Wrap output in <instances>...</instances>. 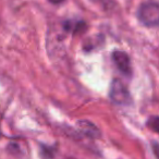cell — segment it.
<instances>
[{
    "instance_id": "obj_1",
    "label": "cell",
    "mask_w": 159,
    "mask_h": 159,
    "mask_svg": "<svg viewBox=\"0 0 159 159\" xmlns=\"http://www.w3.org/2000/svg\"><path fill=\"white\" fill-rule=\"evenodd\" d=\"M137 18L145 26L155 27L159 23V6L156 1L142 3L137 11Z\"/></svg>"
},
{
    "instance_id": "obj_2",
    "label": "cell",
    "mask_w": 159,
    "mask_h": 159,
    "mask_svg": "<svg viewBox=\"0 0 159 159\" xmlns=\"http://www.w3.org/2000/svg\"><path fill=\"white\" fill-rule=\"evenodd\" d=\"M109 97L113 104L120 105V106H126L132 102V97H131L128 87L121 80L118 79H115L111 82L110 89H109Z\"/></svg>"
},
{
    "instance_id": "obj_3",
    "label": "cell",
    "mask_w": 159,
    "mask_h": 159,
    "mask_svg": "<svg viewBox=\"0 0 159 159\" xmlns=\"http://www.w3.org/2000/svg\"><path fill=\"white\" fill-rule=\"evenodd\" d=\"M112 60L122 74L129 77L132 75V66L128 53L122 50H115L112 52Z\"/></svg>"
},
{
    "instance_id": "obj_4",
    "label": "cell",
    "mask_w": 159,
    "mask_h": 159,
    "mask_svg": "<svg viewBox=\"0 0 159 159\" xmlns=\"http://www.w3.org/2000/svg\"><path fill=\"white\" fill-rule=\"evenodd\" d=\"M77 129L82 134L89 139H98L100 137V131L97 126L91 121L87 120H80L77 121Z\"/></svg>"
},
{
    "instance_id": "obj_5",
    "label": "cell",
    "mask_w": 159,
    "mask_h": 159,
    "mask_svg": "<svg viewBox=\"0 0 159 159\" xmlns=\"http://www.w3.org/2000/svg\"><path fill=\"white\" fill-rule=\"evenodd\" d=\"M63 26L66 31L72 32V33H82L87 29V25L83 21H77V22H73V21H66L63 23Z\"/></svg>"
},
{
    "instance_id": "obj_6",
    "label": "cell",
    "mask_w": 159,
    "mask_h": 159,
    "mask_svg": "<svg viewBox=\"0 0 159 159\" xmlns=\"http://www.w3.org/2000/svg\"><path fill=\"white\" fill-rule=\"evenodd\" d=\"M146 124H147V126L152 131L157 132V131H158V117H157V116H154V117L149 118Z\"/></svg>"
},
{
    "instance_id": "obj_7",
    "label": "cell",
    "mask_w": 159,
    "mask_h": 159,
    "mask_svg": "<svg viewBox=\"0 0 159 159\" xmlns=\"http://www.w3.org/2000/svg\"><path fill=\"white\" fill-rule=\"evenodd\" d=\"M42 150H43V154L45 155V157H46L47 159L52 158L53 155H55V152H53L55 148H53V147H49V146H43Z\"/></svg>"
},
{
    "instance_id": "obj_8",
    "label": "cell",
    "mask_w": 159,
    "mask_h": 159,
    "mask_svg": "<svg viewBox=\"0 0 159 159\" xmlns=\"http://www.w3.org/2000/svg\"><path fill=\"white\" fill-rule=\"evenodd\" d=\"M152 147H154V154H155V156L158 157V144H157L156 142H155L154 145H152Z\"/></svg>"
},
{
    "instance_id": "obj_9",
    "label": "cell",
    "mask_w": 159,
    "mask_h": 159,
    "mask_svg": "<svg viewBox=\"0 0 159 159\" xmlns=\"http://www.w3.org/2000/svg\"><path fill=\"white\" fill-rule=\"evenodd\" d=\"M49 2L53 3V5H58V3H61L62 1H64V0H48Z\"/></svg>"
}]
</instances>
